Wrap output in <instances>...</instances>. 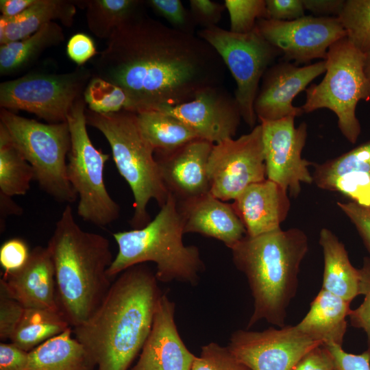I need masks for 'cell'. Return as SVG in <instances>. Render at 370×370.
Here are the masks:
<instances>
[{"instance_id":"1","label":"cell","mask_w":370,"mask_h":370,"mask_svg":"<svg viewBox=\"0 0 370 370\" xmlns=\"http://www.w3.org/2000/svg\"><path fill=\"white\" fill-rule=\"evenodd\" d=\"M93 75L121 88L126 110H159L223 86L225 65L194 33L151 18L143 10L117 27L92 62Z\"/></svg>"},{"instance_id":"2","label":"cell","mask_w":370,"mask_h":370,"mask_svg":"<svg viewBox=\"0 0 370 370\" xmlns=\"http://www.w3.org/2000/svg\"><path fill=\"white\" fill-rule=\"evenodd\" d=\"M162 295L153 272L140 264L119 274L83 323L72 328L97 370H129L151 331Z\"/></svg>"},{"instance_id":"3","label":"cell","mask_w":370,"mask_h":370,"mask_svg":"<svg viewBox=\"0 0 370 370\" xmlns=\"http://www.w3.org/2000/svg\"><path fill=\"white\" fill-rule=\"evenodd\" d=\"M53 263L57 304L71 327L85 322L106 297L113 261L105 236L84 231L71 206L63 210L47 246Z\"/></svg>"},{"instance_id":"4","label":"cell","mask_w":370,"mask_h":370,"mask_svg":"<svg viewBox=\"0 0 370 370\" xmlns=\"http://www.w3.org/2000/svg\"><path fill=\"white\" fill-rule=\"evenodd\" d=\"M230 249L254 298L247 329L262 319L284 327L286 309L296 295L300 264L308 251L306 234L297 227L254 237L246 234Z\"/></svg>"},{"instance_id":"5","label":"cell","mask_w":370,"mask_h":370,"mask_svg":"<svg viewBox=\"0 0 370 370\" xmlns=\"http://www.w3.org/2000/svg\"><path fill=\"white\" fill-rule=\"evenodd\" d=\"M184 234L176 199L169 193L166 203L145 227L112 234L118 252L108 276L112 279L130 267L152 262L158 281L197 284L204 264L196 246L184 244Z\"/></svg>"},{"instance_id":"6","label":"cell","mask_w":370,"mask_h":370,"mask_svg":"<svg viewBox=\"0 0 370 370\" xmlns=\"http://www.w3.org/2000/svg\"><path fill=\"white\" fill-rule=\"evenodd\" d=\"M86 116L87 125L106 138L116 169L132 192L131 226L134 229L145 227L151 220L147 211L149 201L154 199L162 207L169 193L155 158V149L142 135L136 113L123 110L99 114L86 108Z\"/></svg>"},{"instance_id":"7","label":"cell","mask_w":370,"mask_h":370,"mask_svg":"<svg viewBox=\"0 0 370 370\" xmlns=\"http://www.w3.org/2000/svg\"><path fill=\"white\" fill-rule=\"evenodd\" d=\"M326 71L319 84L306 89V101L301 106L304 113L321 108L332 111L344 137L355 143L361 132L356 114L360 100H370V79L365 72V53L346 37L328 49Z\"/></svg>"},{"instance_id":"8","label":"cell","mask_w":370,"mask_h":370,"mask_svg":"<svg viewBox=\"0 0 370 370\" xmlns=\"http://www.w3.org/2000/svg\"><path fill=\"white\" fill-rule=\"evenodd\" d=\"M0 123L32 166L40 188L57 201H75L77 196L66 173L71 148L67 122L43 123L1 108Z\"/></svg>"},{"instance_id":"9","label":"cell","mask_w":370,"mask_h":370,"mask_svg":"<svg viewBox=\"0 0 370 370\" xmlns=\"http://www.w3.org/2000/svg\"><path fill=\"white\" fill-rule=\"evenodd\" d=\"M86 108L82 97L67 116L71 148L66 173L78 198L79 217L89 223L103 227L119 219L120 207L106 187L103 170L110 155L97 149L89 137Z\"/></svg>"},{"instance_id":"10","label":"cell","mask_w":370,"mask_h":370,"mask_svg":"<svg viewBox=\"0 0 370 370\" xmlns=\"http://www.w3.org/2000/svg\"><path fill=\"white\" fill-rule=\"evenodd\" d=\"M197 35L211 45L223 60L236 83L234 98L242 119L252 129L257 116L254 102L260 82L280 51L260 33L235 34L219 27L203 28Z\"/></svg>"},{"instance_id":"11","label":"cell","mask_w":370,"mask_h":370,"mask_svg":"<svg viewBox=\"0 0 370 370\" xmlns=\"http://www.w3.org/2000/svg\"><path fill=\"white\" fill-rule=\"evenodd\" d=\"M92 75L90 69L82 66L65 73H31L3 82L0 107L26 111L49 123L66 122Z\"/></svg>"},{"instance_id":"12","label":"cell","mask_w":370,"mask_h":370,"mask_svg":"<svg viewBox=\"0 0 370 370\" xmlns=\"http://www.w3.org/2000/svg\"><path fill=\"white\" fill-rule=\"evenodd\" d=\"M210 193L234 200L249 185L267 179L260 124L237 139L214 144L208 162Z\"/></svg>"},{"instance_id":"13","label":"cell","mask_w":370,"mask_h":370,"mask_svg":"<svg viewBox=\"0 0 370 370\" xmlns=\"http://www.w3.org/2000/svg\"><path fill=\"white\" fill-rule=\"evenodd\" d=\"M256 27L262 36L282 54L284 61L309 64L325 60L329 48L347 36L337 16H304L290 21L261 18Z\"/></svg>"},{"instance_id":"14","label":"cell","mask_w":370,"mask_h":370,"mask_svg":"<svg viewBox=\"0 0 370 370\" xmlns=\"http://www.w3.org/2000/svg\"><path fill=\"white\" fill-rule=\"evenodd\" d=\"M320 345L321 342L295 325L262 332L238 330L232 334L227 347L251 370H291L306 354Z\"/></svg>"},{"instance_id":"15","label":"cell","mask_w":370,"mask_h":370,"mask_svg":"<svg viewBox=\"0 0 370 370\" xmlns=\"http://www.w3.org/2000/svg\"><path fill=\"white\" fill-rule=\"evenodd\" d=\"M294 116L275 121H262V143L267 179L271 180L290 195L297 197L301 184L313 182L309 166L313 162L302 158L308 136L304 122L295 126Z\"/></svg>"},{"instance_id":"16","label":"cell","mask_w":370,"mask_h":370,"mask_svg":"<svg viewBox=\"0 0 370 370\" xmlns=\"http://www.w3.org/2000/svg\"><path fill=\"white\" fill-rule=\"evenodd\" d=\"M326 71V62L298 66L282 61L271 65L264 73L254 102L259 121L297 117L304 112L293 104L294 98Z\"/></svg>"},{"instance_id":"17","label":"cell","mask_w":370,"mask_h":370,"mask_svg":"<svg viewBox=\"0 0 370 370\" xmlns=\"http://www.w3.org/2000/svg\"><path fill=\"white\" fill-rule=\"evenodd\" d=\"M158 110L175 116L199 138L213 144L233 138L242 119L234 97L223 86L206 88L190 101Z\"/></svg>"},{"instance_id":"18","label":"cell","mask_w":370,"mask_h":370,"mask_svg":"<svg viewBox=\"0 0 370 370\" xmlns=\"http://www.w3.org/2000/svg\"><path fill=\"white\" fill-rule=\"evenodd\" d=\"M214 145L198 138L173 150L155 151L163 183L177 202L210 193L207 166Z\"/></svg>"},{"instance_id":"19","label":"cell","mask_w":370,"mask_h":370,"mask_svg":"<svg viewBox=\"0 0 370 370\" xmlns=\"http://www.w3.org/2000/svg\"><path fill=\"white\" fill-rule=\"evenodd\" d=\"M175 304L162 294L149 334L136 364L129 370H190L196 357L182 341L175 322Z\"/></svg>"},{"instance_id":"20","label":"cell","mask_w":370,"mask_h":370,"mask_svg":"<svg viewBox=\"0 0 370 370\" xmlns=\"http://www.w3.org/2000/svg\"><path fill=\"white\" fill-rule=\"evenodd\" d=\"M0 289L25 308L58 309L53 263L47 247L34 248L26 264L3 275Z\"/></svg>"},{"instance_id":"21","label":"cell","mask_w":370,"mask_h":370,"mask_svg":"<svg viewBox=\"0 0 370 370\" xmlns=\"http://www.w3.org/2000/svg\"><path fill=\"white\" fill-rule=\"evenodd\" d=\"M177 207L184 234L197 233L214 238L230 249L247 234L231 204L225 203L210 193L177 201Z\"/></svg>"},{"instance_id":"22","label":"cell","mask_w":370,"mask_h":370,"mask_svg":"<svg viewBox=\"0 0 370 370\" xmlns=\"http://www.w3.org/2000/svg\"><path fill=\"white\" fill-rule=\"evenodd\" d=\"M246 230L254 237L281 229L291 208L288 192L266 179L252 184L231 204Z\"/></svg>"},{"instance_id":"23","label":"cell","mask_w":370,"mask_h":370,"mask_svg":"<svg viewBox=\"0 0 370 370\" xmlns=\"http://www.w3.org/2000/svg\"><path fill=\"white\" fill-rule=\"evenodd\" d=\"M350 303L321 288L311 302L308 313L296 325L323 345L342 346L347 330L346 317L352 310Z\"/></svg>"},{"instance_id":"24","label":"cell","mask_w":370,"mask_h":370,"mask_svg":"<svg viewBox=\"0 0 370 370\" xmlns=\"http://www.w3.org/2000/svg\"><path fill=\"white\" fill-rule=\"evenodd\" d=\"M75 1L36 0L17 16L7 19L0 16V45L25 38L45 25L58 20L71 27L77 12Z\"/></svg>"},{"instance_id":"25","label":"cell","mask_w":370,"mask_h":370,"mask_svg":"<svg viewBox=\"0 0 370 370\" xmlns=\"http://www.w3.org/2000/svg\"><path fill=\"white\" fill-rule=\"evenodd\" d=\"M319 244L324 260L322 288L352 302L360 295L358 269L352 264L345 245L330 230H321Z\"/></svg>"},{"instance_id":"26","label":"cell","mask_w":370,"mask_h":370,"mask_svg":"<svg viewBox=\"0 0 370 370\" xmlns=\"http://www.w3.org/2000/svg\"><path fill=\"white\" fill-rule=\"evenodd\" d=\"M72 334L70 327L29 351L25 370H93L95 363Z\"/></svg>"},{"instance_id":"27","label":"cell","mask_w":370,"mask_h":370,"mask_svg":"<svg viewBox=\"0 0 370 370\" xmlns=\"http://www.w3.org/2000/svg\"><path fill=\"white\" fill-rule=\"evenodd\" d=\"M64 40L62 27L54 21L25 38L0 45V75H10L23 70L46 49Z\"/></svg>"},{"instance_id":"28","label":"cell","mask_w":370,"mask_h":370,"mask_svg":"<svg viewBox=\"0 0 370 370\" xmlns=\"http://www.w3.org/2000/svg\"><path fill=\"white\" fill-rule=\"evenodd\" d=\"M135 113L142 135L155 151L173 150L199 138L190 127L171 114L158 110Z\"/></svg>"},{"instance_id":"29","label":"cell","mask_w":370,"mask_h":370,"mask_svg":"<svg viewBox=\"0 0 370 370\" xmlns=\"http://www.w3.org/2000/svg\"><path fill=\"white\" fill-rule=\"evenodd\" d=\"M70 327L58 309L25 308L10 340L16 346L29 352Z\"/></svg>"},{"instance_id":"30","label":"cell","mask_w":370,"mask_h":370,"mask_svg":"<svg viewBox=\"0 0 370 370\" xmlns=\"http://www.w3.org/2000/svg\"><path fill=\"white\" fill-rule=\"evenodd\" d=\"M145 3L140 0L75 1L77 6L86 8L89 30L97 37L106 40L117 27L142 11Z\"/></svg>"},{"instance_id":"31","label":"cell","mask_w":370,"mask_h":370,"mask_svg":"<svg viewBox=\"0 0 370 370\" xmlns=\"http://www.w3.org/2000/svg\"><path fill=\"white\" fill-rule=\"evenodd\" d=\"M313 182L320 188L336 180H370V140L321 164L313 163Z\"/></svg>"},{"instance_id":"32","label":"cell","mask_w":370,"mask_h":370,"mask_svg":"<svg viewBox=\"0 0 370 370\" xmlns=\"http://www.w3.org/2000/svg\"><path fill=\"white\" fill-rule=\"evenodd\" d=\"M34 172L0 123V193L9 197L27 194Z\"/></svg>"},{"instance_id":"33","label":"cell","mask_w":370,"mask_h":370,"mask_svg":"<svg viewBox=\"0 0 370 370\" xmlns=\"http://www.w3.org/2000/svg\"><path fill=\"white\" fill-rule=\"evenodd\" d=\"M348 40L361 52L370 51V0H346L337 16Z\"/></svg>"},{"instance_id":"34","label":"cell","mask_w":370,"mask_h":370,"mask_svg":"<svg viewBox=\"0 0 370 370\" xmlns=\"http://www.w3.org/2000/svg\"><path fill=\"white\" fill-rule=\"evenodd\" d=\"M83 98L88 109L99 114H111L126 110L128 99L118 86L92 75L88 83Z\"/></svg>"},{"instance_id":"35","label":"cell","mask_w":370,"mask_h":370,"mask_svg":"<svg viewBox=\"0 0 370 370\" xmlns=\"http://www.w3.org/2000/svg\"><path fill=\"white\" fill-rule=\"evenodd\" d=\"M224 5L230 16V31L235 34L250 33L259 19L267 18L265 0H225Z\"/></svg>"},{"instance_id":"36","label":"cell","mask_w":370,"mask_h":370,"mask_svg":"<svg viewBox=\"0 0 370 370\" xmlns=\"http://www.w3.org/2000/svg\"><path fill=\"white\" fill-rule=\"evenodd\" d=\"M190 370H251L240 362L228 349L216 343L201 347Z\"/></svg>"},{"instance_id":"37","label":"cell","mask_w":370,"mask_h":370,"mask_svg":"<svg viewBox=\"0 0 370 370\" xmlns=\"http://www.w3.org/2000/svg\"><path fill=\"white\" fill-rule=\"evenodd\" d=\"M360 274V295L364 296L362 303L352 310L349 320L352 326L364 330L367 335V348L370 349V258L365 257L358 269Z\"/></svg>"},{"instance_id":"38","label":"cell","mask_w":370,"mask_h":370,"mask_svg":"<svg viewBox=\"0 0 370 370\" xmlns=\"http://www.w3.org/2000/svg\"><path fill=\"white\" fill-rule=\"evenodd\" d=\"M146 3L169 21L173 28L193 33L195 23L190 12L184 8L180 0H149Z\"/></svg>"},{"instance_id":"39","label":"cell","mask_w":370,"mask_h":370,"mask_svg":"<svg viewBox=\"0 0 370 370\" xmlns=\"http://www.w3.org/2000/svg\"><path fill=\"white\" fill-rule=\"evenodd\" d=\"M32 250L26 241L21 238L6 240L0 247V264L3 275H8L21 269L27 262Z\"/></svg>"},{"instance_id":"40","label":"cell","mask_w":370,"mask_h":370,"mask_svg":"<svg viewBox=\"0 0 370 370\" xmlns=\"http://www.w3.org/2000/svg\"><path fill=\"white\" fill-rule=\"evenodd\" d=\"M25 308L16 299L0 289V339H10L22 316Z\"/></svg>"},{"instance_id":"41","label":"cell","mask_w":370,"mask_h":370,"mask_svg":"<svg viewBox=\"0 0 370 370\" xmlns=\"http://www.w3.org/2000/svg\"><path fill=\"white\" fill-rule=\"evenodd\" d=\"M337 205L356 227L370 255V207L353 201Z\"/></svg>"},{"instance_id":"42","label":"cell","mask_w":370,"mask_h":370,"mask_svg":"<svg viewBox=\"0 0 370 370\" xmlns=\"http://www.w3.org/2000/svg\"><path fill=\"white\" fill-rule=\"evenodd\" d=\"M190 14L195 25L203 28L217 26L221 18L225 5L210 0H190Z\"/></svg>"},{"instance_id":"43","label":"cell","mask_w":370,"mask_h":370,"mask_svg":"<svg viewBox=\"0 0 370 370\" xmlns=\"http://www.w3.org/2000/svg\"><path fill=\"white\" fill-rule=\"evenodd\" d=\"M68 57L78 66H84L97 54L96 45L92 38L84 33L73 34L66 44Z\"/></svg>"},{"instance_id":"44","label":"cell","mask_w":370,"mask_h":370,"mask_svg":"<svg viewBox=\"0 0 370 370\" xmlns=\"http://www.w3.org/2000/svg\"><path fill=\"white\" fill-rule=\"evenodd\" d=\"M267 19L281 21L296 20L305 16L302 0H266Z\"/></svg>"},{"instance_id":"45","label":"cell","mask_w":370,"mask_h":370,"mask_svg":"<svg viewBox=\"0 0 370 370\" xmlns=\"http://www.w3.org/2000/svg\"><path fill=\"white\" fill-rule=\"evenodd\" d=\"M291 370H336V366L330 351L320 345L306 354Z\"/></svg>"},{"instance_id":"46","label":"cell","mask_w":370,"mask_h":370,"mask_svg":"<svg viewBox=\"0 0 370 370\" xmlns=\"http://www.w3.org/2000/svg\"><path fill=\"white\" fill-rule=\"evenodd\" d=\"M333 355L338 370H370V349L360 354L345 352L341 345H325Z\"/></svg>"},{"instance_id":"47","label":"cell","mask_w":370,"mask_h":370,"mask_svg":"<svg viewBox=\"0 0 370 370\" xmlns=\"http://www.w3.org/2000/svg\"><path fill=\"white\" fill-rule=\"evenodd\" d=\"M28 352L13 343H0V370H25Z\"/></svg>"},{"instance_id":"48","label":"cell","mask_w":370,"mask_h":370,"mask_svg":"<svg viewBox=\"0 0 370 370\" xmlns=\"http://www.w3.org/2000/svg\"><path fill=\"white\" fill-rule=\"evenodd\" d=\"M305 10L317 16H338L345 1L343 0H302Z\"/></svg>"},{"instance_id":"49","label":"cell","mask_w":370,"mask_h":370,"mask_svg":"<svg viewBox=\"0 0 370 370\" xmlns=\"http://www.w3.org/2000/svg\"><path fill=\"white\" fill-rule=\"evenodd\" d=\"M36 0H1V16L7 19L13 18L35 3Z\"/></svg>"},{"instance_id":"50","label":"cell","mask_w":370,"mask_h":370,"mask_svg":"<svg viewBox=\"0 0 370 370\" xmlns=\"http://www.w3.org/2000/svg\"><path fill=\"white\" fill-rule=\"evenodd\" d=\"M1 219L8 215H20L23 212L22 208L17 205L11 197L0 193Z\"/></svg>"},{"instance_id":"51","label":"cell","mask_w":370,"mask_h":370,"mask_svg":"<svg viewBox=\"0 0 370 370\" xmlns=\"http://www.w3.org/2000/svg\"><path fill=\"white\" fill-rule=\"evenodd\" d=\"M365 72L370 79V51L365 53Z\"/></svg>"},{"instance_id":"52","label":"cell","mask_w":370,"mask_h":370,"mask_svg":"<svg viewBox=\"0 0 370 370\" xmlns=\"http://www.w3.org/2000/svg\"><path fill=\"white\" fill-rule=\"evenodd\" d=\"M336 370H338L337 368H336Z\"/></svg>"},{"instance_id":"53","label":"cell","mask_w":370,"mask_h":370,"mask_svg":"<svg viewBox=\"0 0 370 370\" xmlns=\"http://www.w3.org/2000/svg\"><path fill=\"white\" fill-rule=\"evenodd\" d=\"M370 207V206H369Z\"/></svg>"}]
</instances>
